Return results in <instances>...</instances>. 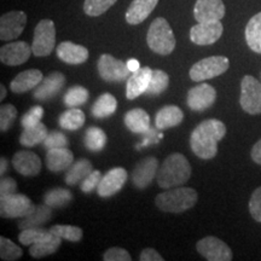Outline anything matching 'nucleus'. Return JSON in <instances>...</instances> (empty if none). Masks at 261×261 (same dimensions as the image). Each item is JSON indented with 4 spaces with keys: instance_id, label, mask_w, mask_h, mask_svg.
Segmentation results:
<instances>
[{
    "instance_id": "44",
    "label": "nucleus",
    "mask_w": 261,
    "mask_h": 261,
    "mask_svg": "<svg viewBox=\"0 0 261 261\" xmlns=\"http://www.w3.org/2000/svg\"><path fill=\"white\" fill-rule=\"evenodd\" d=\"M42 116H44V109H42V107L34 106L22 116L21 125L23 128H28V127L38 125V123L41 122Z\"/></svg>"
},
{
    "instance_id": "5",
    "label": "nucleus",
    "mask_w": 261,
    "mask_h": 261,
    "mask_svg": "<svg viewBox=\"0 0 261 261\" xmlns=\"http://www.w3.org/2000/svg\"><path fill=\"white\" fill-rule=\"evenodd\" d=\"M56 44V28L51 19H41L34 29L32 50L34 56L46 57L54 51Z\"/></svg>"
},
{
    "instance_id": "14",
    "label": "nucleus",
    "mask_w": 261,
    "mask_h": 261,
    "mask_svg": "<svg viewBox=\"0 0 261 261\" xmlns=\"http://www.w3.org/2000/svg\"><path fill=\"white\" fill-rule=\"evenodd\" d=\"M127 178H128V173L125 168L115 167L110 169L109 172H107L103 175L102 180L98 185V195L103 198L112 197L123 188Z\"/></svg>"
},
{
    "instance_id": "52",
    "label": "nucleus",
    "mask_w": 261,
    "mask_h": 261,
    "mask_svg": "<svg viewBox=\"0 0 261 261\" xmlns=\"http://www.w3.org/2000/svg\"><path fill=\"white\" fill-rule=\"evenodd\" d=\"M8 160L5 158L0 159V175H2V177H4L5 172L8 171Z\"/></svg>"
},
{
    "instance_id": "48",
    "label": "nucleus",
    "mask_w": 261,
    "mask_h": 261,
    "mask_svg": "<svg viewBox=\"0 0 261 261\" xmlns=\"http://www.w3.org/2000/svg\"><path fill=\"white\" fill-rule=\"evenodd\" d=\"M17 192V182L11 177H2L0 180V198L8 197V196Z\"/></svg>"
},
{
    "instance_id": "41",
    "label": "nucleus",
    "mask_w": 261,
    "mask_h": 261,
    "mask_svg": "<svg viewBox=\"0 0 261 261\" xmlns=\"http://www.w3.org/2000/svg\"><path fill=\"white\" fill-rule=\"evenodd\" d=\"M116 2L117 0H85L84 11L87 16L97 17L107 12Z\"/></svg>"
},
{
    "instance_id": "32",
    "label": "nucleus",
    "mask_w": 261,
    "mask_h": 261,
    "mask_svg": "<svg viewBox=\"0 0 261 261\" xmlns=\"http://www.w3.org/2000/svg\"><path fill=\"white\" fill-rule=\"evenodd\" d=\"M61 243L62 238L52 233V236L48 240L32 244V247L29 248V254L33 257H35V259H40V257L51 255V254L57 252L58 248L61 247Z\"/></svg>"
},
{
    "instance_id": "50",
    "label": "nucleus",
    "mask_w": 261,
    "mask_h": 261,
    "mask_svg": "<svg viewBox=\"0 0 261 261\" xmlns=\"http://www.w3.org/2000/svg\"><path fill=\"white\" fill-rule=\"evenodd\" d=\"M250 155H252V159L254 162L257 163V165H261V139L257 140L255 145L253 146Z\"/></svg>"
},
{
    "instance_id": "40",
    "label": "nucleus",
    "mask_w": 261,
    "mask_h": 261,
    "mask_svg": "<svg viewBox=\"0 0 261 261\" xmlns=\"http://www.w3.org/2000/svg\"><path fill=\"white\" fill-rule=\"evenodd\" d=\"M23 250L17 244L6 237H0V257L5 261H15L21 259Z\"/></svg>"
},
{
    "instance_id": "6",
    "label": "nucleus",
    "mask_w": 261,
    "mask_h": 261,
    "mask_svg": "<svg viewBox=\"0 0 261 261\" xmlns=\"http://www.w3.org/2000/svg\"><path fill=\"white\" fill-rule=\"evenodd\" d=\"M228 67H230V61L227 57H207L192 65L190 69V77L191 80L201 83V81L213 79V77L224 74L228 69Z\"/></svg>"
},
{
    "instance_id": "31",
    "label": "nucleus",
    "mask_w": 261,
    "mask_h": 261,
    "mask_svg": "<svg viewBox=\"0 0 261 261\" xmlns=\"http://www.w3.org/2000/svg\"><path fill=\"white\" fill-rule=\"evenodd\" d=\"M47 135V127L42 122H40L35 126L24 128L21 137H19V143L25 146V148H33V146L40 144V143H44Z\"/></svg>"
},
{
    "instance_id": "27",
    "label": "nucleus",
    "mask_w": 261,
    "mask_h": 261,
    "mask_svg": "<svg viewBox=\"0 0 261 261\" xmlns=\"http://www.w3.org/2000/svg\"><path fill=\"white\" fill-rule=\"evenodd\" d=\"M125 125L133 133H146L150 129V117L145 110L137 108L127 112Z\"/></svg>"
},
{
    "instance_id": "46",
    "label": "nucleus",
    "mask_w": 261,
    "mask_h": 261,
    "mask_svg": "<svg viewBox=\"0 0 261 261\" xmlns=\"http://www.w3.org/2000/svg\"><path fill=\"white\" fill-rule=\"evenodd\" d=\"M103 259L106 261H130L132 257H130L129 253L126 249H123V248L114 247L104 253Z\"/></svg>"
},
{
    "instance_id": "17",
    "label": "nucleus",
    "mask_w": 261,
    "mask_h": 261,
    "mask_svg": "<svg viewBox=\"0 0 261 261\" xmlns=\"http://www.w3.org/2000/svg\"><path fill=\"white\" fill-rule=\"evenodd\" d=\"M65 84V76L60 71H54L48 74L41 80L33 92V98L39 100V102H46L55 97L58 92L63 89Z\"/></svg>"
},
{
    "instance_id": "28",
    "label": "nucleus",
    "mask_w": 261,
    "mask_h": 261,
    "mask_svg": "<svg viewBox=\"0 0 261 261\" xmlns=\"http://www.w3.org/2000/svg\"><path fill=\"white\" fill-rule=\"evenodd\" d=\"M93 171L92 163L89 160L81 159L79 161L74 162L73 165L68 168L65 173V184L69 187H75V185L80 184L91 172Z\"/></svg>"
},
{
    "instance_id": "16",
    "label": "nucleus",
    "mask_w": 261,
    "mask_h": 261,
    "mask_svg": "<svg viewBox=\"0 0 261 261\" xmlns=\"http://www.w3.org/2000/svg\"><path fill=\"white\" fill-rule=\"evenodd\" d=\"M159 161L156 158L149 156L136 165L132 172V181L139 190H144L151 184L152 179L158 175Z\"/></svg>"
},
{
    "instance_id": "43",
    "label": "nucleus",
    "mask_w": 261,
    "mask_h": 261,
    "mask_svg": "<svg viewBox=\"0 0 261 261\" xmlns=\"http://www.w3.org/2000/svg\"><path fill=\"white\" fill-rule=\"evenodd\" d=\"M69 145V140L64 133L58 132V130H52L48 133L46 139L44 140L45 149H60V148H68Z\"/></svg>"
},
{
    "instance_id": "2",
    "label": "nucleus",
    "mask_w": 261,
    "mask_h": 261,
    "mask_svg": "<svg viewBox=\"0 0 261 261\" xmlns=\"http://www.w3.org/2000/svg\"><path fill=\"white\" fill-rule=\"evenodd\" d=\"M191 177V166L184 155H169L158 172V184L162 189L181 187Z\"/></svg>"
},
{
    "instance_id": "20",
    "label": "nucleus",
    "mask_w": 261,
    "mask_h": 261,
    "mask_svg": "<svg viewBox=\"0 0 261 261\" xmlns=\"http://www.w3.org/2000/svg\"><path fill=\"white\" fill-rule=\"evenodd\" d=\"M152 70L150 67H140L127 79L126 84V97L132 100L138 98L142 94H145L148 90L150 79H151Z\"/></svg>"
},
{
    "instance_id": "38",
    "label": "nucleus",
    "mask_w": 261,
    "mask_h": 261,
    "mask_svg": "<svg viewBox=\"0 0 261 261\" xmlns=\"http://www.w3.org/2000/svg\"><path fill=\"white\" fill-rule=\"evenodd\" d=\"M169 85V76L166 71L163 70H154L152 71L151 79H150L148 90L145 94L148 96H159L167 90Z\"/></svg>"
},
{
    "instance_id": "21",
    "label": "nucleus",
    "mask_w": 261,
    "mask_h": 261,
    "mask_svg": "<svg viewBox=\"0 0 261 261\" xmlns=\"http://www.w3.org/2000/svg\"><path fill=\"white\" fill-rule=\"evenodd\" d=\"M56 54L67 64H83L89 60V50L71 41H63L58 45Z\"/></svg>"
},
{
    "instance_id": "9",
    "label": "nucleus",
    "mask_w": 261,
    "mask_h": 261,
    "mask_svg": "<svg viewBox=\"0 0 261 261\" xmlns=\"http://www.w3.org/2000/svg\"><path fill=\"white\" fill-rule=\"evenodd\" d=\"M31 198L23 194H12L8 197L0 198V215L8 219L24 218L35 210Z\"/></svg>"
},
{
    "instance_id": "7",
    "label": "nucleus",
    "mask_w": 261,
    "mask_h": 261,
    "mask_svg": "<svg viewBox=\"0 0 261 261\" xmlns=\"http://www.w3.org/2000/svg\"><path fill=\"white\" fill-rule=\"evenodd\" d=\"M241 107L250 115L261 114V83L252 75H246L241 83Z\"/></svg>"
},
{
    "instance_id": "25",
    "label": "nucleus",
    "mask_w": 261,
    "mask_h": 261,
    "mask_svg": "<svg viewBox=\"0 0 261 261\" xmlns=\"http://www.w3.org/2000/svg\"><path fill=\"white\" fill-rule=\"evenodd\" d=\"M184 119V113L177 106H166L156 114L155 125L159 129H167L180 125Z\"/></svg>"
},
{
    "instance_id": "3",
    "label": "nucleus",
    "mask_w": 261,
    "mask_h": 261,
    "mask_svg": "<svg viewBox=\"0 0 261 261\" xmlns=\"http://www.w3.org/2000/svg\"><path fill=\"white\" fill-rule=\"evenodd\" d=\"M198 200V195L195 189L177 187V189H168L156 196L155 203L160 211L166 213L179 214L191 210Z\"/></svg>"
},
{
    "instance_id": "1",
    "label": "nucleus",
    "mask_w": 261,
    "mask_h": 261,
    "mask_svg": "<svg viewBox=\"0 0 261 261\" xmlns=\"http://www.w3.org/2000/svg\"><path fill=\"white\" fill-rule=\"evenodd\" d=\"M226 135V126L217 119L202 121L192 130L190 146L192 152L202 160L215 158L218 152V143Z\"/></svg>"
},
{
    "instance_id": "39",
    "label": "nucleus",
    "mask_w": 261,
    "mask_h": 261,
    "mask_svg": "<svg viewBox=\"0 0 261 261\" xmlns=\"http://www.w3.org/2000/svg\"><path fill=\"white\" fill-rule=\"evenodd\" d=\"M51 233L61 237L62 240H67L69 242H79L83 238V230L73 225H54L50 228Z\"/></svg>"
},
{
    "instance_id": "37",
    "label": "nucleus",
    "mask_w": 261,
    "mask_h": 261,
    "mask_svg": "<svg viewBox=\"0 0 261 261\" xmlns=\"http://www.w3.org/2000/svg\"><path fill=\"white\" fill-rule=\"evenodd\" d=\"M90 93L89 90L85 89L84 86H76L70 87L69 90L67 91L63 97V102L68 108H76L83 106L89 100Z\"/></svg>"
},
{
    "instance_id": "53",
    "label": "nucleus",
    "mask_w": 261,
    "mask_h": 261,
    "mask_svg": "<svg viewBox=\"0 0 261 261\" xmlns=\"http://www.w3.org/2000/svg\"><path fill=\"white\" fill-rule=\"evenodd\" d=\"M6 97V89L4 85H0V99L4 100Z\"/></svg>"
},
{
    "instance_id": "51",
    "label": "nucleus",
    "mask_w": 261,
    "mask_h": 261,
    "mask_svg": "<svg viewBox=\"0 0 261 261\" xmlns=\"http://www.w3.org/2000/svg\"><path fill=\"white\" fill-rule=\"evenodd\" d=\"M127 65H128L129 70L132 71V73H135L136 70H138L140 68V64L139 62L137 60H128V62H127Z\"/></svg>"
},
{
    "instance_id": "15",
    "label": "nucleus",
    "mask_w": 261,
    "mask_h": 261,
    "mask_svg": "<svg viewBox=\"0 0 261 261\" xmlns=\"http://www.w3.org/2000/svg\"><path fill=\"white\" fill-rule=\"evenodd\" d=\"M33 54L32 46L25 41H15L0 48V61L10 67L25 63Z\"/></svg>"
},
{
    "instance_id": "33",
    "label": "nucleus",
    "mask_w": 261,
    "mask_h": 261,
    "mask_svg": "<svg viewBox=\"0 0 261 261\" xmlns=\"http://www.w3.org/2000/svg\"><path fill=\"white\" fill-rule=\"evenodd\" d=\"M107 135L106 132L99 127H90L86 129L84 136V144L87 150L97 152L102 151L107 144Z\"/></svg>"
},
{
    "instance_id": "49",
    "label": "nucleus",
    "mask_w": 261,
    "mask_h": 261,
    "mask_svg": "<svg viewBox=\"0 0 261 261\" xmlns=\"http://www.w3.org/2000/svg\"><path fill=\"white\" fill-rule=\"evenodd\" d=\"M140 261H163L165 259L160 255L159 252H156L154 248H145L139 256Z\"/></svg>"
},
{
    "instance_id": "10",
    "label": "nucleus",
    "mask_w": 261,
    "mask_h": 261,
    "mask_svg": "<svg viewBox=\"0 0 261 261\" xmlns=\"http://www.w3.org/2000/svg\"><path fill=\"white\" fill-rule=\"evenodd\" d=\"M196 249L208 261L232 260V252L230 247L214 236H207L198 241L196 244Z\"/></svg>"
},
{
    "instance_id": "47",
    "label": "nucleus",
    "mask_w": 261,
    "mask_h": 261,
    "mask_svg": "<svg viewBox=\"0 0 261 261\" xmlns=\"http://www.w3.org/2000/svg\"><path fill=\"white\" fill-rule=\"evenodd\" d=\"M249 212L254 220L261 223V187L257 188L250 197Z\"/></svg>"
},
{
    "instance_id": "36",
    "label": "nucleus",
    "mask_w": 261,
    "mask_h": 261,
    "mask_svg": "<svg viewBox=\"0 0 261 261\" xmlns=\"http://www.w3.org/2000/svg\"><path fill=\"white\" fill-rule=\"evenodd\" d=\"M52 236L51 231L44 227H31L24 228L22 232L18 234L19 243L23 246H32V244L42 242V241L48 240Z\"/></svg>"
},
{
    "instance_id": "29",
    "label": "nucleus",
    "mask_w": 261,
    "mask_h": 261,
    "mask_svg": "<svg viewBox=\"0 0 261 261\" xmlns=\"http://www.w3.org/2000/svg\"><path fill=\"white\" fill-rule=\"evenodd\" d=\"M117 100L110 93H103L96 99V102L91 108V114L96 119H106L112 116L116 112Z\"/></svg>"
},
{
    "instance_id": "13",
    "label": "nucleus",
    "mask_w": 261,
    "mask_h": 261,
    "mask_svg": "<svg viewBox=\"0 0 261 261\" xmlns=\"http://www.w3.org/2000/svg\"><path fill=\"white\" fill-rule=\"evenodd\" d=\"M223 32L224 27L220 21L197 23L190 29V40L200 46L212 45L219 40Z\"/></svg>"
},
{
    "instance_id": "18",
    "label": "nucleus",
    "mask_w": 261,
    "mask_h": 261,
    "mask_svg": "<svg viewBox=\"0 0 261 261\" xmlns=\"http://www.w3.org/2000/svg\"><path fill=\"white\" fill-rule=\"evenodd\" d=\"M225 16L223 0H197L194 8V17L198 23L220 21Z\"/></svg>"
},
{
    "instance_id": "24",
    "label": "nucleus",
    "mask_w": 261,
    "mask_h": 261,
    "mask_svg": "<svg viewBox=\"0 0 261 261\" xmlns=\"http://www.w3.org/2000/svg\"><path fill=\"white\" fill-rule=\"evenodd\" d=\"M74 163V155L68 148L50 149L46 152V166L51 172H62Z\"/></svg>"
},
{
    "instance_id": "8",
    "label": "nucleus",
    "mask_w": 261,
    "mask_h": 261,
    "mask_svg": "<svg viewBox=\"0 0 261 261\" xmlns=\"http://www.w3.org/2000/svg\"><path fill=\"white\" fill-rule=\"evenodd\" d=\"M97 68L99 76L107 83H122L123 80L128 79L129 74L132 73L127 63L108 54L99 57Z\"/></svg>"
},
{
    "instance_id": "11",
    "label": "nucleus",
    "mask_w": 261,
    "mask_h": 261,
    "mask_svg": "<svg viewBox=\"0 0 261 261\" xmlns=\"http://www.w3.org/2000/svg\"><path fill=\"white\" fill-rule=\"evenodd\" d=\"M27 15L23 11H10L0 17V39L11 41L17 39L24 31Z\"/></svg>"
},
{
    "instance_id": "4",
    "label": "nucleus",
    "mask_w": 261,
    "mask_h": 261,
    "mask_svg": "<svg viewBox=\"0 0 261 261\" xmlns=\"http://www.w3.org/2000/svg\"><path fill=\"white\" fill-rule=\"evenodd\" d=\"M146 42L150 50L161 56H167L174 51L177 41L167 19L158 17L152 21L146 35Z\"/></svg>"
},
{
    "instance_id": "12",
    "label": "nucleus",
    "mask_w": 261,
    "mask_h": 261,
    "mask_svg": "<svg viewBox=\"0 0 261 261\" xmlns=\"http://www.w3.org/2000/svg\"><path fill=\"white\" fill-rule=\"evenodd\" d=\"M217 99V91L210 84H200L188 92V107L192 112H203L210 109Z\"/></svg>"
},
{
    "instance_id": "19",
    "label": "nucleus",
    "mask_w": 261,
    "mask_h": 261,
    "mask_svg": "<svg viewBox=\"0 0 261 261\" xmlns=\"http://www.w3.org/2000/svg\"><path fill=\"white\" fill-rule=\"evenodd\" d=\"M12 166L23 177H35L41 171V160L34 152L22 150L14 155Z\"/></svg>"
},
{
    "instance_id": "23",
    "label": "nucleus",
    "mask_w": 261,
    "mask_h": 261,
    "mask_svg": "<svg viewBox=\"0 0 261 261\" xmlns=\"http://www.w3.org/2000/svg\"><path fill=\"white\" fill-rule=\"evenodd\" d=\"M44 79V75L38 69H29L19 73L14 80L11 81V91L15 93H25L28 91L34 90L41 80Z\"/></svg>"
},
{
    "instance_id": "22",
    "label": "nucleus",
    "mask_w": 261,
    "mask_h": 261,
    "mask_svg": "<svg viewBox=\"0 0 261 261\" xmlns=\"http://www.w3.org/2000/svg\"><path fill=\"white\" fill-rule=\"evenodd\" d=\"M159 0H133L126 11V21L128 24L136 25L144 22L154 11Z\"/></svg>"
},
{
    "instance_id": "42",
    "label": "nucleus",
    "mask_w": 261,
    "mask_h": 261,
    "mask_svg": "<svg viewBox=\"0 0 261 261\" xmlns=\"http://www.w3.org/2000/svg\"><path fill=\"white\" fill-rule=\"evenodd\" d=\"M16 116H17V109L12 104H4L0 108V130L8 132L14 125Z\"/></svg>"
},
{
    "instance_id": "45",
    "label": "nucleus",
    "mask_w": 261,
    "mask_h": 261,
    "mask_svg": "<svg viewBox=\"0 0 261 261\" xmlns=\"http://www.w3.org/2000/svg\"><path fill=\"white\" fill-rule=\"evenodd\" d=\"M102 178V173L94 169V171L91 172L90 174L80 182L81 191L85 192V194H90V192H92L93 190H97Z\"/></svg>"
},
{
    "instance_id": "35",
    "label": "nucleus",
    "mask_w": 261,
    "mask_h": 261,
    "mask_svg": "<svg viewBox=\"0 0 261 261\" xmlns=\"http://www.w3.org/2000/svg\"><path fill=\"white\" fill-rule=\"evenodd\" d=\"M73 200V194L68 189L56 188L48 190L44 195V203L51 208H63Z\"/></svg>"
},
{
    "instance_id": "26",
    "label": "nucleus",
    "mask_w": 261,
    "mask_h": 261,
    "mask_svg": "<svg viewBox=\"0 0 261 261\" xmlns=\"http://www.w3.org/2000/svg\"><path fill=\"white\" fill-rule=\"evenodd\" d=\"M52 217V208L47 204H38L35 210L32 212L27 217L22 218V220L18 221V227L21 230L31 227H40L44 224H46Z\"/></svg>"
},
{
    "instance_id": "30",
    "label": "nucleus",
    "mask_w": 261,
    "mask_h": 261,
    "mask_svg": "<svg viewBox=\"0 0 261 261\" xmlns=\"http://www.w3.org/2000/svg\"><path fill=\"white\" fill-rule=\"evenodd\" d=\"M246 41L250 50L261 55V12L254 15L246 27Z\"/></svg>"
},
{
    "instance_id": "34",
    "label": "nucleus",
    "mask_w": 261,
    "mask_h": 261,
    "mask_svg": "<svg viewBox=\"0 0 261 261\" xmlns=\"http://www.w3.org/2000/svg\"><path fill=\"white\" fill-rule=\"evenodd\" d=\"M86 116L83 110L77 108H70L60 116V126L67 130H77L85 125Z\"/></svg>"
}]
</instances>
